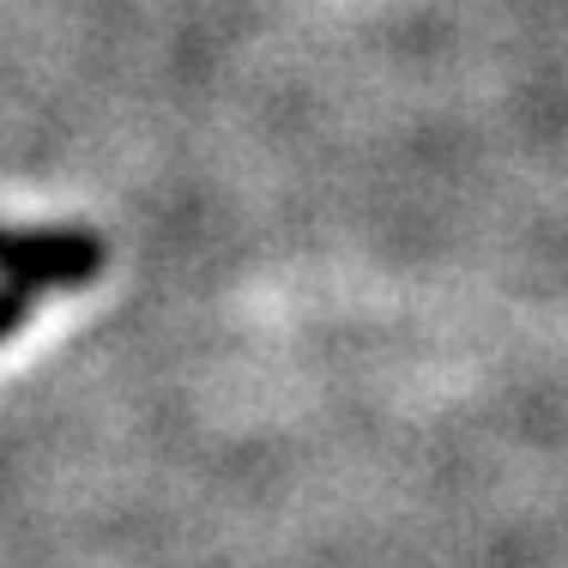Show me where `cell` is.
Returning <instances> with one entry per match:
<instances>
[{
	"label": "cell",
	"instance_id": "7a4b0ae2",
	"mask_svg": "<svg viewBox=\"0 0 568 568\" xmlns=\"http://www.w3.org/2000/svg\"><path fill=\"white\" fill-rule=\"evenodd\" d=\"M24 308H31V291H24V284H7V291H0V339L24 321Z\"/></svg>",
	"mask_w": 568,
	"mask_h": 568
},
{
	"label": "cell",
	"instance_id": "6da1fadb",
	"mask_svg": "<svg viewBox=\"0 0 568 568\" xmlns=\"http://www.w3.org/2000/svg\"><path fill=\"white\" fill-rule=\"evenodd\" d=\"M0 266L24 291H43V284H91L103 273V242L91 230H31V236H7L0 230Z\"/></svg>",
	"mask_w": 568,
	"mask_h": 568
}]
</instances>
